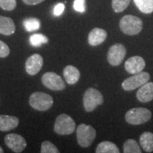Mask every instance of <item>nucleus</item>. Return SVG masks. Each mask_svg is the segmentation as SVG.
<instances>
[{
	"mask_svg": "<svg viewBox=\"0 0 153 153\" xmlns=\"http://www.w3.org/2000/svg\"><path fill=\"white\" fill-rule=\"evenodd\" d=\"M119 27L121 31L126 35H137L142 30L143 22L139 17L132 15H127L120 20Z\"/></svg>",
	"mask_w": 153,
	"mask_h": 153,
	"instance_id": "f257e3e1",
	"label": "nucleus"
},
{
	"mask_svg": "<svg viewBox=\"0 0 153 153\" xmlns=\"http://www.w3.org/2000/svg\"><path fill=\"white\" fill-rule=\"evenodd\" d=\"M29 104L33 109L44 111H48L54 104V100L51 95L44 92H34L29 98Z\"/></svg>",
	"mask_w": 153,
	"mask_h": 153,
	"instance_id": "f03ea898",
	"label": "nucleus"
},
{
	"mask_svg": "<svg viewBox=\"0 0 153 153\" xmlns=\"http://www.w3.org/2000/svg\"><path fill=\"white\" fill-rule=\"evenodd\" d=\"M76 133L77 143L83 148L90 146L96 136V131L94 128L85 123H82L78 126L76 128Z\"/></svg>",
	"mask_w": 153,
	"mask_h": 153,
	"instance_id": "7ed1b4c3",
	"label": "nucleus"
},
{
	"mask_svg": "<svg viewBox=\"0 0 153 153\" xmlns=\"http://www.w3.org/2000/svg\"><path fill=\"white\" fill-rule=\"evenodd\" d=\"M152 118V112L145 107L132 108L125 114V120L132 125H140L145 123Z\"/></svg>",
	"mask_w": 153,
	"mask_h": 153,
	"instance_id": "20e7f679",
	"label": "nucleus"
},
{
	"mask_svg": "<svg viewBox=\"0 0 153 153\" xmlns=\"http://www.w3.org/2000/svg\"><path fill=\"white\" fill-rule=\"evenodd\" d=\"M76 129V123L70 116L60 114L56 117L54 130L60 135H69Z\"/></svg>",
	"mask_w": 153,
	"mask_h": 153,
	"instance_id": "39448f33",
	"label": "nucleus"
},
{
	"mask_svg": "<svg viewBox=\"0 0 153 153\" xmlns=\"http://www.w3.org/2000/svg\"><path fill=\"white\" fill-rule=\"evenodd\" d=\"M103 95L94 88H89L85 91L83 94V107L87 112H91L98 105L103 103Z\"/></svg>",
	"mask_w": 153,
	"mask_h": 153,
	"instance_id": "423d86ee",
	"label": "nucleus"
},
{
	"mask_svg": "<svg viewBox=\"0 0 153 153\" xmlns=\"http://www.w3.org/2000/svg\"><path fill=\"white\" fill-rule=\"evenodd\" d=\"M151 76L148 72L140 71L136 74H133V76L128 77L122 82V87L126 91H132L135 88L141 87L143 84L149 82Z\"/></svg>",
	"mask_w": 153,
	"mask_h": 153,
	"instance_id": "0eeeda50",
	"label": "nucleus"
},
{
	"mask_svg": "<svg viewBox=\"0 0 153 153\" xmlns=\"http://www.w3.org/2000/svg\"><path fill=\"white\" fill-rule=\"evenodd\" d=\"M42 82L47 88L55 91H60L66 88V83L62 78L53 71L44 73L42 76Z\"/></svg>",
	"mask_w": 153,
	"mask_h": 153,
	"instance_id": "6e6552de",
	"label": "nucleus"
},
{
	"mask_svg": "<svg viewBox=\"0 0 153 153\" xmlns=\"http://www.w3.org/2000/svg\"><path fill=\"white\" fill-rule=\"evenodd\" d=\"M126 48L122 44H115L111 46L107 54V60L111 66H117L123 62L126 55Z\"/></svg>",
	"mask_w": 153,
	"mask_h": 153,
	"instance_id": "1a4fd4ad",
	"label": "nucleus"
},
{
	"mask_svg": "<svg viewBox=\"0 0 153 153\" xmlns=\"http://www.w3.org/2000/svg\"><path fill=\"white\" fill-rule=\"evenodd\" d=\"M4 142L6 146L10 149L12 152L20 153L27 147L26 140L20 134H9L4 138Z\"/></svg>",
	"mask_w": 153,
	"mask_h": 153,
	"instance_id": "9d476101",
	"label": "nucleus"
},
{
	"mask_svg": "<svg viewBox=\"0 0 153 153\" xmlns=\"http://www.w3.org/2000/svg\"><path fill=\"white\" fill-rule=\"evenodd\" d=\"M44 64V59L39 54L32 55L26 61L25 69L27 73L31 76H34L39 72Z\"/></svg>",
	"mask_w": 153,
	"mask_h": 153,
	"instance_id": "9b49d317",
	"label": "nucleus"
},
{
	"mask_svg": "<svg viewBox=\"0 0 153 153\" xmlns=\"http://www.w3.org/2000/svg\"><path fill=\"white\" fill-rule=\"evenodd\" d=\"M124 67L128 73L136 74L144 70V68L146 67V61L141 56H132L126 60Z\"/></svg>",
	"mask_w": 153,
	"mask_h": 153,
	"instance_id": "f8f14e48",
	"label": "nucleus"
},
{
	"mask_svg": "<svg viewBox=\"0 0 153 153\" xmlns=\"http://www.w3.org/2000/svg\"><path fill=\"white\" fill-rule=\"evenodd\" d=\"M107 38V33L106 31L102 28L95 27L90 31L88 37V42L91 46H98L102 43Z\"/></svg>",
	"mask_w": 153,
	"mask_h": 153,
	"instance_id": "ddd939ff",
	"label": "nucleus"
},
{
	"mask_svg": "<svg viewBox=\"0 0 153 153\" xmlns=\"http://www.w3.org/2000/svg\"><path fill=\"white\" fill-rule=\"evenodd\" d=\"M136 97L142 103L152 101L153 100V82H147L140 87L136 93Z\"/></svg>",
	"mask_w": 153,
	"mask_h": 153,
	"instance_id": "4468645a",
	"label": "nucleus"
},
{
	"mask_svg": "<svg viewBox=\"0 0 153 153\" xmlns=\"http://www.w3.org/2000/svg\"><path fill=\"white\" fill-rule=\"evenodd\" d=\"M19 125V118L15 116L0 115V131H10Z\"/></svg>",
	"mask_w": 153,
	"mask_h": 153,
	"instance_id": "2eb2a0df",
	"label": "nucleus"
},
{
	"mask_svg": "<svg viewBox=\"0 0 153 153\" xmlns=\"http://www.w3.org/2000/svg\"><path fill=\"white\" fill-rule=\"evenodd\" d=\"M16 32V25L10 17L0 16V34L10 36Z\"/></svg>",
	"mask_w": 153,
	"mask_h": 153,
	"instance_id": "dca6fc26",
	"label": "nucleus"
},
{
	"mask_svg": "<svg viewBox=\"0 0 153 153\" xmlns=\"http://www.w3.org/2000/svg\"><path fill=\"white\" fill-rule=\"evenodd\" d=\"M63 75L68 84H75L80 78V71L73 66H66L63 70Z\"/></svg>",
	"mask_w": 153,
	"mask_h": 153,
	"instance_id": "f3484780",
	"label": "nucleus"
},
{
	"mask_svg": "<svg viewBox=\"0 0 153 153\" xmlns=\"http://www.w3.org/2000/svg\"><path fill=\"white\" fill-rule=\"evenodd\" d=\"M140 144L146 152H153V134L151 132H144L140 138Z\"/></svg>",
	"mask_w": 153,
	"mask_h": 153,
	"instance_id": "a211bd4d",
	"label": "nucleus"
},
{
	"mask_svg": "<svg viewBox=\"0 0 153 153\" xmlns=\"http://www.w3.org/2000/svg\"><path fill=\"white\" fill-rule=\"evenodd\" d=\"M96 153H119L120 150L117 147V146L113 142L111 141H103L100 143L96 150Z\"/></svg>",
	"mask_w": 153,
	"mask_h": 153,
	"instance_id": "6ab92c4d",
	"label": "nucleus"
},
{
	"mask_svg": "<svg viewBox=\"0 0 153 153\" xmlns=\"http://www.w3.org/2000/svg\"><path fill=\"white\" fill-rule=\"evenodd\" d=\"M137 8L144 14L153 12V0H134Z\"/></svg>",
	"mask_w": 153,
	"mask_h": 153,
	"instance_id": "aec40b11",
	"label": "nucleus"
},
{
	"mask_svg": "<svg viewBox=\"0 0 153 153\" xmlns=\"http://www.w3.org/2000/svg\"><path fill=\"white\" fill-rule=\"evenodd\" d=\"M123 152L124 153H140L141 150L138 143L132 139L127 140L123 144Z\"/></svg>",
	"mask_w": 153,
	"mask_h": 153,
	"instance_id": "412c9836",
	"label": "nucleus"
},
{
	"mask_svg": "<svg viewBox=\"0 0 153 153\" xmlns=\"http://www.w3.org/2000/svg\"><path fill=\"white\" fill-rule=\"evenodd\" d=\"M23 26L27 32H33L40 28L41 22L36 18H27L23 22Z\"/></svg>",
	"mask_w": 153,
	"mask_h": 153,
	"instance_id": "4be33fe9",
	"label": "nucleus"
},
{
	"mask_svg": "<svg viewBox=\"0 0 153 153\" xmlns=\"http://www.w3.org/2000/svg\"><path fill=\"white\" fill-rule=\"evenodd\" d=\"M30 44L33 47H40L42 44H47L49 42V39L46 36H44L42 33H36L33 34L30 37Z\"/></svg>",
	"mask_w": 153,
	"mask_h": 153,
	"instance_id": "5701e85b",
	"label": "nucleus"
},
{
	"mask_svg": "<svg viewBox=\"0 0 153 153\" xmlns=\"http://www.w3.org/2000/svg\"><path fill=\"white\" fill-rule=\"evenodd\" d=\"M130 3V0H112L111 7L116 13H120L125 10Z\"/></svg>",
	"mask_w": 153,
	"mask_h": 153,
	"instance_id": "b1692460",
	"label": "nucleus"
},
{
	"mask_svg": "<svg viewBox=\"0 0 153 153\" xmlns=\"http://www.w3.org/2000/svg\"><path fill=\"white\" fill-rule=\"evenodd\" d=\"M41 153H59L60 151L58 150V148L55 146L53 143H51L49 140H45L42 143L41 146Z\"/></svg>",
	"mask_w": 153,
	"mask_h": 153,
	"instance_id": "393cba45",
	"label": "nucleus"
},
{
	"mask_svg": "<svg viewBox=\"0 0 153 153\" xmlns=\"http://www.w3.org/2000/svg\"><path fill=\"white\" fill-rule=\"evenodd\" d=\"M16 7V0H0V8L6 11L14 10Z\"/></svg>",
	"mask_w": 153,
	"mask_h": 153,
	"instance_id": "a878e982",
	"label": "nucleus"
},
{
	"mask_svg": "<svg viewBox=\"0 0 153 153\" xmlns=\"http://www.w3.org/2000/svg\"><path fill=\"white\" fill-rule=\"evenodd\" d=\"M73 8L76 12L79 13H84L86 10V5H85V0H74L73 2Z\"/></svg>",
	"mask_w": 153,
	"mask_h": 153,
	"instance_id": "bb28decb",
	"label": "nucleus"
},
{
	"mask_svg": "<svg viewBox=\"0 0 153 153\" xmlns=\"http://www.w3.org/2000/svg\"><path fill=\"white\" fill-rule=\"evenodd\" d=\"M10 53L9 46L3 41L0 40V58H5Z\"/></svg>",
	"mask_w": 153,
	"mask_h": 153,
	"instance_id": "cd10ccee",
	"label": "nucleus"
},
{
	"mask_svg": "<svg viewBox=\"0 0 153 153\" xmlns=\"http://www.w3.org/2000/svg\"><path fill=\"white\" fill-rule=\"evenodd\" d=\"M64 10H65V5H64V4L60 3V4H57L55 6L53 13H54V15H55V16H60L64 12Z\"/></svg>",
	"mask_w": 153,
	"mask_h": 153,
	"instance_id": "c85d7f7f",
	"label": "nucleus"
},
{
	"mask_svg": "<svg viewBox=\"0 0 153 153\" xmlns=\"http://www.w3.org/2000/svg\"><path fill=\"white\" fill-rule=\"evenodd\" d=\"M22 1L27 5H37L43 3L45 0H22Z\"/></svg>",
	"mask_w": 153,
	"mask_h": 153,
	"instance_id": "c756f323",
	"label": "nucleus"
},
{
	"mask_svg": "<svg viewBox=\"0 0 153 153\" xmlns=\"http://www.w3.org/2000/svg\"><path fill=\"white\" fill-rule=\"evenodd\" d=\"M3 152H4V150H3L2 146H0V153H3Z\"/></svg>",
	"mask_w": 153,
	"mask_h": 153,
	"instance_id": "7c9ffc66",
	"label": "nucleus"
}]
</instances>
